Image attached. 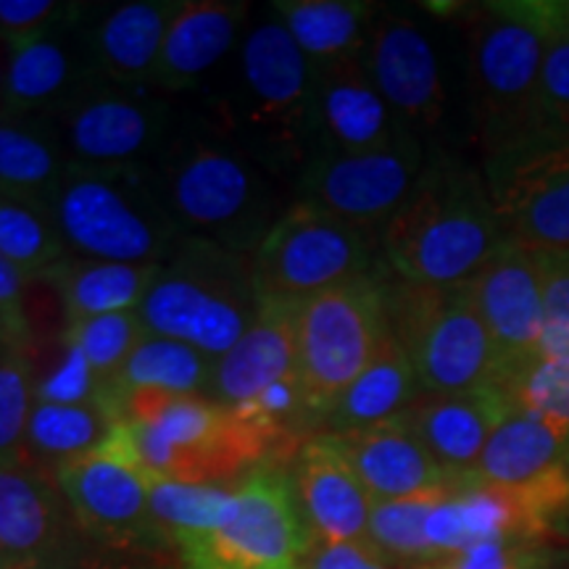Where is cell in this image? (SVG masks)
Listing matches in <instances>:
<instances>
[{
  "instance_id": "cell-41",
  "label": "cell",
  "mask_w": 569,
  "mask_h": 569,
  "mask_svg": "<svg viewBox=\"0 0 569 569\" xmlns=\"http://www.w3.org/2000/svg\"><path fill=\"white\" fill-rule=\"evenodd\" d=\"M498 388L511 403L536 411L569 432V356H538Z\"/></svg>"
},
{
  "instance_id": "cell-52",
  "label": "cell",
  "mask_w": 569,
  "mask_h": 569,
  "mask_svg": "<svg viewBox=\"0 0 569 569\" xmlns=\"http://www.w3.org/2000/svg\"><path fill=\"white\" fill-rule=\"evenodd\" d=\"M6 71H9V59L0 63V106H3V88H6Z\"/></svg>"
},
{
  "instance_id": "cell-46",
  "label": "cell",
  "mask_w": 569,
  "mask_h": 569,
  "mask_svg": "<svg viewBox=\"0 0 569 569\" xmlns=\"http://www.w3.org/2000/svg\"><path fill=\"white\" fill-rule=\"evenodd\" d=\"M528 549L530 543L517 540H488L446 559L443 569H522Z\"/></svg>"
},
{
  "instance_id": "cell-50",
  "label": "cell",
  "mask_w": 569,
  "mask_h": 569,
  "mask_svg": "<svg viewBox=\"0 0 569 569\" xmlns=\"http://www.w3.org/2000/svg\"><path fill=\"white\" fill-rule=\"evenodd\" d=\"M561 467H565V472H567V478H569V448H567V457H565V461H561ZM553 530H559V532H565V536H569V511L565 517L559 519V525Z\"/></svg>"
},
{
  "instance_id": "cell-29",
  "label": "cell",
  "mask_w": 569,
  "mask_h": 569,
  "mask_svg": "<svg viewBox=\"0 0 569 569\" xmlns=\"http://www.w3.org/2000/svg\"><path fill=\"white\" fill-rule=\"evenodd\" d=\"M422 386L407 351L390 332L369 367L348 386L322 419L327 436H351L407 415L422 398Z\"/></svg>"
},
{
  "instance_id": "cell-9",
  "label": "cell",
  "mask_w": 569,
  "mask_h": 569,
  "mask_svg": "<svg viewBox=\"0 0 569 569\" xmlns=\"http://www.w3.org/2000/svg\"><path fill=\"white\" fill-rule=\"evenodd\" d=\"M386 267L377 234L311 203L290 201L253 253L256 301L298 306Z\"/></svg>"
},
{
  "instance_id": "cell-19",
  "label": "cell",
  "mask_w": 569,
  "mask_h": 569,
  "mask_svg": "<svg viewBox=\"0 0 569 569\" xmlns=\"http://www.w3.org/2000/svg\"><path fill=\"white\" fill-rule=\"evenodd\" d=\"M251 6L240 0H182L163 38L153 88L169 98L219 80L243 40Z\"/></svg>"
},
{
  "instance_id": "cell-17",
  "label": "cell",
  "mask_w": 569,
  "mask_h": 569,
  "mask_svg": "<svg viewBox=\"0 0 569 569\" xmlns=\"http://www.w3.org/2000/svg\"><path fill=\"white\" fill-rule=\"evenodd\" d=\"M467 288L493 340L498 359L496 386H503L540 356L546 309L536 251L509 240L490 256Z\"/></svg>"
},
{
  "instance_id": "cell-53",
  "label": "cell",
  "mask_w": 569,
  "mask_h": 569,
  "mask_svg": "<svg viewBox=\"0 0 569 569\" xmlns=\"http://www.w3.org/2000/svg\"><path fill=\"white\" fill-rule=\"evenodd\" d=\"M409 569H443V561H436V565H415Z\"/></svg>"
},
{
  "instance_id": "cell-5",
  "label": "cell",
  "mask_w": 569,
  "mask_h": 569,
  "mask_svg": "<svg viewBox=\"0 0 569 569\" xmlns=\"http://www.w3.org/2000/svg\"><path fill=\"white\" fill-rule=\"evenodd\" d=\"M63 246L82 259L161 264L184 232L153 167H74L48 203Z\"/></svg>"
},
{
  "instance_id": "cell-54",
  "label": "cell",
  "mask_w": 569,
  "mask_h": 569,
  "mask_svg": "<svg viewBox=\"0 0 569 569\" xmlns=\"http://www.w3.org/2000/svg\"><path fill=\"white\" fill-rule=\"evenodd\" d=\"M9 569H40V565H11Z\"/></svg>"
},
{
  "instance_id": "cell-22",
  "label": "cell",
  "mask_w": 569,
  "mask_h": 569,
  "mask_svg": "<svg viewBox=\"0 0 569 569\" xmlns=\"http://www.w3.org/2000/svg\"><path fill=\"white\" fill-rule=\"evenodd\" d=\"M293 488L317 540H367L372 496L343 453L336 436L317 432L293 453Z\"/></svg>"
},
{
  "instance_id": "cell-42",
  "label": "cell",
  "mask_w": 569,
  "mask_h": 569,
  "mask_svg": "<svg viewBox=\"0 0 569 569\" xmlns=\"http://www.w3.org/2000/svg\"><path fill=\"white\" fill-rule=\"evenodd\" d=\"M543 284L540 356H569V251H536Z\"/></svg>"
},
{
  "instance_id": "cell-45",
  "label": "cell",
  "mask_w": 569,
  "mask_h": 569,
  "mask_svg": "<svg viewBox=\"0 0 569 569\" xmlns=\"http://www.w3.org/2000/svg\"><path fill=\"white\" fill-rule=\"evenodd\" d=\"M301 569H390V559L382 557L369 540H346V543L315 540Z\"/></svg>"
},
{
  "instance_id": "cell-3",
  "label": "cell",
  "mask_w": 569,
  "mask_h": 569,
  "mask_svg": "<svg viewBox=\"0 0 569 569\" xmlns=\"http://www.w3.org/2000/svg\"><path fill=\"white\" fill-rule=\"evenodd\" d=\"M509 243L482 169L432 146L415 188L380 234L390 272L419 284H465Z\"/></svg>"
},
{
  "instance_id": "cell-20",
  "label": "cell",
  "mask_w": 569,
  "mask_h": 569,
  "mask_svg": "<svg viewBox=\"0 0 569 569\" xmlns=\"http://www.w3.org/2000/svg\"><path fill=\"white\" fill-rule=\"evenodd\" d=\"M177 9L174 0H130L82 11L80 34L96 80L153 88L163 38Z\"/></svg>"
},
{
  "instance_id": "cell-24",
  "label": "cell",
  "mask_w": 569,
  "mask_h": 569,
  "mask_svg": "<svg viewBox=\"0 0 569 569\" xmlns=\"http://www.w3.org/2000/svg\"><path fill=\"white\" fill-rule=\"evenodd\" d=\"M509 409L511 398L498 386H488L472 393L422 396L403 417L457 486L475 472L482 448Z\"/></svg>"
},
{
  "instance_id": "cell-32",
  "label": "cell",
  "mask_w": 569,
  "mask_h": 569,
  "mask_svg": "<svg viewBox=\"0 0 569 569\" xmlns=\"http://www.w3.org/2000/svg\"><path fill=\"white\" fill-rule=\"evenodd\" d=\"M67 169L51 117L0 113V193L48 206Z\"/></svg>"
},
{
  "instance_id": "cell-4",
  "label": "cell",
  "mask_w": 569,
  "mask_h": 569,
  "mask_svg": "<svg viewBox=\"0 0 569 569\" xmlns=\"http://www.w3.org/2000/svg\"><path fill=\"white\" fill-rule=\"evenodd\" d=\"M124 425L153 478L190 486L234 480L277 453L259 425L206 396L134 390L124 401Z\"/></svg>"
},
{
  "instance_id": "cell-12",
  "label": "cell",
  "mask_w": 569,
  "mask_h": 569,
  "mask_svg": "<svg viewBox=\"0 0 569 569\" xmlns=\"http://www.w3.org/2000/svg\"><path fill=\"white\" fill-rule=\"evenodd\" d=\"M71 517L84 532L113 549L148 551L167 543L151 515V472L122 422L101 448L53 475Z\"/></svg>"
},
{
  "instance_id": "cell-27",
  "label": "cell",
  "mask_w": 569,
  "mask_h": 569,
  "mask_svg": "<svg viewBox=\"0 0 569 569\" xmlns=\"http://www.w3.org/2000/svg\"><path fill=\"white\" fill-rule=\"evenodd\" d=\"M293 375L296 306L259 303L256 319L238 343L213 359L209 398L224 407H240Z\"/></svg>"
},
{
  "instance_id": "cell-15",
  "label": "cell",
  "mask_w": 569,
  "mask_h": 569,
  "mask_svg": "<svg viewBox=\"0 0 569 569\" xmlns=\"http://www.w3.org/2000/svg\"><path fill=\"white\" fill-rule=\"evenodd\" d=\"M232 496L230 519L193 553L240 569H301L317 538L288 475L274 465H261L246 475Z\"/></svg>"
},
{
  "instance_id": "cell-38",
  "label": "cell",
  "mask_w": 569,
  "mask_h": 569,
  "mask_svg": "<svg viewBox=\"0 0 569 569\" xmlns=\"http://www.w3.org/2000/svg\"><path fill=\"white\" fill-rule=\"evenodd\" d=\"M443 493L446 490L417 498H401V501H375L372 515H369L367 540L390 561L436 565L438 559L430 543H427L425 525Z\"/></svg>"
},
{
  "instance_id": "cell-8",
  "label": "cell",
  "mask_w": 569,
  "mask_h": 569,
  "mask_svg": "<svg viewBox=\"0 0 569 569\" xmlns=\"http://www.w3.org/2000/svg\"><path fill=\"white\" fill-rule=\"evenodd\" d=\"M388 272L386 267L296 306V375L319 419V432L332 403L390 336Z\"/></svg>"
},
{
  "instance_id": "cell-36",
  "label": "cell",
  "mask_w": 569,
  "mask_h": 569,
  "mask_svg": "<svg viewBox=\"0 0 569 569\" xmlns=\"http://www.w3.org/2000/svg\"><path fill=\"white\" fill-rule=\"evenodd\" d=\"M234 507L232 490L219 486H190L153 478L151 515L163 538L180 546L182 557L193 553L230 519Z\"/></svg>"
},
{
  "instance_id": "cell-28",
  "label": "cell",
  "mask_w": 569,
  "mask_h": 569,
  "mask_svg": "<svg viewBox=\"0 0 569 569\" xmlns=\"http://www.w3.org/2000/svg\"><path fill=\"white\" fill-rule=\"evenodd\" d=\"M569 432L565 427L511 403L507 417L488 438L482 457L465 482L519 490L559 472L567 457Z\"/></svg>"
},
{
  "instance_id": "cell-10",
  "label": "cell",
  "mask_w": 569,
  "mask_h": 569,
  "mask_svg": "<svg viewBox=\"0 0 569 569\" xmlns=\"http://www.w3.org/2000/svg\"><path fill=\"white\" fill-rule=\"evenodd\" d=\"M543 67V34L517 0L488 3L467 34V90L482 151L528 134Z\"/></svg>"
},
{
  "instance_id": "cell-11",
  "label": "cell",
  "mask_w": 569,
  "mask_h": 569,
  "mask_svg": "<svg viewBox=\"0 0 569 569\" xmlns=\"http://www.w3.org/2000/svg\"><path fill=\"white\" fill-rule=\"evenodd\" d=\"M182 117L177 98L159 90L92 80L51 122L74 167H153Z\"/></svg>"
},
{
  "instance_id": "cell-48",
  "label": "cell",
  "mask_w": 569,
  "mask_h": 569,
  "mask_svg": "<svg viewBox=\"0 0 569 569\" xmlns=\"http://www.w3.org/2000/svg\"><path fill=\"white\" fill-rule=\"evenodd\" d=\"M96 569H174L163 561H153V559H134V561H109V565H101Z\"/></svg>"
},
{
  "instance_id": "cell-34",
  "label": "cell",
  "mask_w": 569,
  "mask_h": 569,
  "mask_svg": "<svg viewBox=\"0 0 569 569\" xmlns=\"http://www.w3.org/2000/svg\"><path fill=\"white\" fill-rule=\"evenodd\" d=\"M213 359L182 340L146 332L117 380L111 393L122 407L134 390H159L172 396H206L209 398Z\"/></svg>"
},
{
  "instance_id": "cell-14",
  "label": "cell",
  "mask_w": 569,
  "mask_h": 569,
  "mask_svg": "<svg viewBox=\"0 0 569 569\" xmlns=\"http://www.w3.org/2000/svg\"><path fill=\"white\" fill-rule=\"evenodd\" d=\"M482 174L511 243L569 251V140L509 142L486 153Z\"/></svg>"
},
{
  "instance_id": "cell-51",
  "label": "cell",
  "mask_w": 569,
  "mask_h": 569,
  "mask_svg": "<svg viewBox=\"0 0 569 569\" xmlns=\"http://www.w3.org/2000/svg\"><path fill=\"white\" fill-rule=\"evenodd\" d=\"M557 11H559L561 21L569 27V0H557Z\"/></svg>"
},
{
  "instance_id": "cell-25",
  "label": "cell",
  "mask_w": 569,
  "mask_h": 569,
  "mask_svg": "<svg viewBox=\"0 0 569 569\" xmlns=\"http://www.w3.org/2000/svg\"><path fill=\"white\" fill-rule=\"evenodd\" d=\"M336 438L372 501H401L440 493L453 486L403 415Z\"/></svg>"
},
{
  "instance_id": "cell-35",
  "label": "cell",
  "mask_w": 569,
  "mask_h": 569,
  "mask_svg": "<svg viewBox=\"0 0 569 569\" xmlns=\"http://www.w3.org/2000/svg\"><path fill=\"white\" fill-rule=\"evenodd\" d=\"M517 6L543 34V67L525 138L569 140V27L557 0H517Z\"/></svg>"
},
{
  "instance_id": "cell-49",
  "label": "cell",
  "mask_w": 569,
  "mask_h": 569,
  "mask_svg": "<svg viewBox=\"0 0 569 569\" xmlns=\"http://www.w3.org/2000/svg\"><path fill=\"white\" fill-rule=\"evenodd\" d=\"M182 559H184V569H240L232 565H222V561L206 557V553H190V557H182Z\"/></svg>"
},
{
  "instance_id": "cell-23",
  "label": "cell",
  "mask_w": 569,
  "mask_h": 569,
  "mask_svg": "<svg viewBox=\"0 0 569 569\" xmlns=\"http://www.w3.org/2000/svg\"><path fill=\"white\" fill-rule=\"evenodd\" d=\"M71 509L53 475L32 461H0V557L40 565L63 546Z\"/></svg>"
},
{
  "instance_id": "cell-21",
  "label": "cell",
  "mask_w": 569,
  "mask_h": 569,
  "mask_svg": "<svg viewBox=\"0 0 569 569\" xmlns=\"http://www.w3.org/2000/svg\"><path fill=\"white\" fill-rule=\"evenodd\" d=\"M92 80L96 71L84 51L80 19L59 30L9 42V71L0 113L51 117Z\"/></svg>"
},
{
  "instance_id": "cell-31",
  "label": "cell",
  "mask_w": 569,
  "mask_h": 569,
  "mask_svg": "<svg viewBox=\"0 0 569 569\" xmlns=\"http://www.w3.org/2000/svg\"><path fill=\"white\" fill-rule=\"evenodd\" d=\"M161 264H119V261L67 256L46 282L59 296L63 327L77 319L140 311Z\"/></svg>"
},
{
  "instance_id": "cell-16",
  "label": "cell",
  "mask_w": 569,
  "mask_h": 569,
  "mask_svg": "<svg viewBox=\"0 0 569 569\" xmlns=\"http://www.w3.org/2000/svg\"><path fill=\"white\" fill-rule=\"evenodd\" d=\"M369 80L411 134L427 142L446 119L448 88L438 48L419 21L380 11L361 56Z\"/></svg>"
},
{
  "instance_id": "cell-13",
  "label": "cell",
  "mask_w": 569,
  "mask_h": 569,
  "mask_svg": "<svg viewBox=\"0 0 569 569\" xmlns=\"http://www.w3.org/2000/svg\"><path fill=\"white\" fill-rule=\"evenodd\" d=\"M427 142L403 134L393 146L351 156H311L293 182V201L380 238L427 161Z\"/></svg>"
},
{
  "instance_id": "cell-56",
  "label": "cell",
  "mask_w": 569,
  "mask_h": 569,
  "mask_svg": "<svg viewBox=\"0 0 569 569\" xmlns=\"http://www.w3.org/2000/svg\"><path fill=\"white\" fill-rule=\"evenodd\" d=\"M0 348H9V346H6V343H3V338H0Z\"/></svg>"
},
{
  "instance_id": "cell-30",
  "label": "cell",
  "mask_w": 569,
  "mask_h": 569,
  "mask_svg": "<svg viewBox=\"0 0 569 569\" xmlns=\"http://www.w3.org/2000/svg\"><path fill=\"white\" fill-rule=\"evenodd\" d=\"M272 13L282 21L298 51L315 69L361 59L372 34L377 6L361 0H277Z\"/></svg>"
},
{
  "instance_id": "cell-2",
  "label": "cell",
  "mask_w": 569,
  "mask_h": 569,
  "mask_svg": "<svg viewBox=\"0 0 569 569\" xmlns=\"http://www.w3.org/2000/svg\"><path fill=\"white\" fill-rule=\"evenodd\" d=\"M163 201L184 234L253 256L288 209L282 184L203 113H184L153 163Z\"/></svg>"
},
{
  "instance_id": "cell-7",
  "label": "cell",
  "mask_w": 569,
  "mask_h": 569,
  "mask_svg": "<svg viewBox=\"0 0 569 569\" xmlns=\"http://www.w3.org/2000/svg\"><path fill=\"white\" fill-rule=\"evenodd\" d=\"M386 306L393 338L407 351L425 396L496 386L493 340L465 284H419L388 272Z\"/></svg>"
},
{
  "instance_id": "cell-37",
  "label": "cell",
  "mask_w": 569,
  "mask_h": 569,
  "mask_svg": "<svg viewBox=\"0 0 569 569\" xmlns=\"http://www.w3.org/2000/svg\"><path fill=\"white\" fill-rule=\"evenodd\" d=\"M0 256L27 280H46L69 256L51 209L0 193Z\"/></svg>"
},
{
  "instance_id": "cell-26",
  "label": "cell",
  "mask_w": 569,
  "mask_h": 569,
  "mask_svg": "<svg viewBox=\"0 0 569 569\" xmlns=\"http://www.w3.org/2000/svg\"><path fill=\"white\" fill-rule=\"evenodd\" d=\"M425 536L436 559L446 561L488 540H517L536 546L540 532L511 490L457 482L430 511Z\"/></svg>"
},
{
  "instance_id": "cell-44",
  "label": "cell",
  "mask_w": 569,
  "mask_h": 569,
  "mask_svg": "<svg viewBox=\"0 0 569 569\" xmlns=\"http://www.w3.org/2000/svg\"><path fill=\"white\" fill-rule=\"evenodd\" d=\"M32 280H27L11 261L0 256V338L9 348L30 353L32 330L27 317Z\"/></svg>"
},
{
  "instance_id": "cell-1",
  "label": "cell",
  "mask_w": 569,
  "mask_h": 569,
  "mask_svg": "<svg viewBox=\"0 0 569 569\" xmlns=\"http://www.w3.org/2000/svg\"><path fill=\"white\" fill-rule=\"evenodd\" d=\"M315 67L282 21H253L232 61L209 90L203 119L284 184L311 159Z\"/></svg>"
},
{
  "instance_id": "cell-6",
  "label": "cell",
  "mask_w": 569,
  "mask_h": 569,
  "mask_svg": "<svg viewBox=\"0 0 569 569\" xmlns=\"http://www.w3.org/2000/svg\"><path fill=\"white\" fill-rule=\"evenodd\" d=\"M256 311L253 256L184 234L161 261L140 319L153 336L182 340L219 359L251 327Z\"/></svg>"
},
{
  "instance_id": "cell-43",
  "label": "cell",
  "mask_w": 569,
  "mask_h": 569,
  "mask_svg": "<svg viewBox=\"0 0 569 569\" xmlns=\"http://www.w3.org/2000/svg\"><path fill=\"white\" fill-rule=\"evenodd\" d=\"M84 6L59 0H0V40L9 42L74 24Z\"/></svg>"
},
{
  "instance_id": "cell-33",
  "label": "cell",
  "mask_w": 569,
  "mask_h": 569,
  "mask_svg": "<svg viewBox=\"0 0 569 569\" xmlns=\"http://www.w3.org/2000/svg\"><path fill=\"white\" fill-rule=\"evenodd\" d=\"M122 419L103 403H42L34 401L27 425L24 457L42 472L56 475L63 465L101 448Z\"/></svg>"
},
{
  "instance_id": "cell-47",
  "label": "cell",
  "mask_w": 569,
  "mask_h": 569,
  "mask_svg": "<svg viewBox=\"0 0 569 569\" xmlns=\"http://www.w3.org/2000/svg\"><path fill=\"white\" fill-rule=\"evenodd\" d=\"M522 569H569V551L530 546L528 553H525Z\"/></svg>"
},
{
  "instance_id": "cell-39",
  "label": "cell",
  "mask_w": 569,
  "mask_h": 569,
  "mask_svg": "<svg viewBox=\"0 0 569 569\" xmlns=\"http://www.w3.org/2000/svg\"><path fill=\"white\" fill-rule=\"evenodd\" d=\"M146 332L140 311L77 319L63 327V338L80 348L92 372L101 377L106 386H113Z\"/></svg>"
},
{
  "instance_id": "cell-40",
  "label": "cell",
  "mask_w": 569,
  "mask_h": 569,
  "mask_svg": "<svg viewBox=\"0 0 569 569\" xmlns=\"http://www.w3.org/2000/svg\"><path fill=\"white\" fill-rule=\"evenodd\" d=\"M34 407V372L30 353L0 348V461L24 457L27 425Z\"/></svg>"
},
{
  "instance_id": "cell-55",
  "label": "cell",
  "mask_w": 569,
  "mask_h": 569,
  "mask_svg": "<svg viewBox=\"0 0 569 569\" xmlns=\"http://www.w3.org/2000/svg\"><path fill=\"white\" fill-rule=\"evenodd\" d=\"M9 567H11V565H9V561H6L3 557H0V569H9Z\"/></svg>"
},
{
  "instance_id": "cell-18",
  "label": "cell",
  "mask_w": 569,
  "mask_h": 569,
  "mask_svg": "<svg viewBox=\"0 0 569 569\" xmlns=\"http://www.w3.org/2000/svg\"><path fill=\"white\" fill-rule=\"evenodd\" d=\"M311 156H351L393 146L411 134L369 80L361 59L315 69Z\"/></svg>"
}]
</instances>
